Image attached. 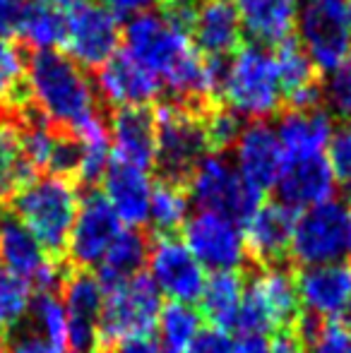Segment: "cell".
<instances>
[{"label":"cell","mask_w":351,"mask_h":353,"mask_svg":"<svg viewBox=\"0 0 351 353\" xmlns=\"http://www.w3.org/2000/svg\"><path fill=\"white\" fill-rule=\"evenodd\" d=\"M123 46V53L154 74L178 103L195 106L219 94L221 65L200 56L188 29L171 22L164 12L150 10L128 19Z\"/></svg>","instance_id":"cell-1"},{"label":"cell","mask_w":351,"mask_h":353,"mask_svg":"<svg viewBox=\"0 0 351 353\" xmlns=\"http://www.w3.org/2000/svg\"><path fill=\"white\" fill-rule=\"evenodd\" d=\"M24 94L34 113L68 132L99 113L94 79L61 51L34 53L24 72Z\"/></svg>","instance_id":"cell-2"},{"label":"cell","mask_w":351,"mask_h":353,"mask_svg":"<svg viewBox=\"0 0 351 353\" xmlns=\"http://www.w3.org/2000/svg\"><path fill=\"white\" fill-rule=\"evenodd\" d=\"M80 192L75 183L66 176L43 173L24 183L14 195H10L14 219L51 252L58 257L66 252L72 223L80 210Z\"/></svg>","instance_id":"cell-3"},{"label":"cell","mask_w":351,"mask_h":353,"mask_svg":"<svg viewBox=\"0 0 351 353\" xmlns=\"http://www.w3.org/2000/svg\"><path fill=\"white\" fill-rule=\"evenodd\" d=\"M224 108L241 121H267L284 103L274 58L265 46L248 43L236 48L221 68L219 94Z\"/></svg>","instance_id":"cell-4"},{"label":"cell","mask_w":351,"mask_h":353,"mask_svg":"<svg viewBox=\"0 0 351 353\" xmlns=\"http://www.w3.org/2000/svg\"><path fill=\"white\" fill-rule=\"evenodd\" d=\"M303 312H301L294 274L281 270L279 265H270L245 283L234 327L241 334L265 336L270 332L291 330Z\"/></svg>","instance_id":"cell-5"},{"label":"cell","mask_w":351,"mask_h":353,"mask_svg":"<svg viewBox=\"0 0 351 353\" xmlns=\"http://www.w3.org/2000/svg\"><path fill=\"white\" fill-rule=\"evenodd\" d=\"M188 197L197 210L234 219L243 226L250 214L263 205V195L236 171L234 161L219 152H210L185 178Z\"/></svg>","instance_id":"cell-6"},{"label":"cell","mask_w":351,"mask_h":353,"mask_svg":"<svg viewBox=\"0 0 351 353\" xmlns=\"http://www.w3.org/2000/svg\"><path fill=\"white\" fill-rule=\"evenodd\" d=\"M157 166L166 181H185L192 168L212 152L205 132V118L185 103H164L154 113Z\"/></svg>","instance_id":"cell-7"},{"label":"cell","mask_w":351,"mask_h":353,"mask_svg":"<svg viewBox=\"0 0 351 353\" xmlns=\"http://www.w3.org/2000/svg\"><path fill=\"white\" fill-rule=\"evenodd\" d=\"M66 56L77 65L99 70L118 53L123 43L121 17L103 8L99 0H75L66 10Z\"/></svg>","instance_id":"cell-8"},{"label":"cell","mask_w":351,"mask_h":353,"mask_svg":"<svg viewBox=\"0 0 351 353\" xmlns=\"http://www.w3.org/2000/svg\"><path fill=\"white\" fill-rule=\"evenodd\" d=\"M161 312V293L150 274H135L108 288L101 307L103 351L128 336L152 334Z\"/></svg>","instance_id":"cell-9"},{"label":"cell","mask_w":351,"mask_h":353,"mask_svg":"<svg viewBox=\"0 0 351 353\" xmlns=\"http://www.w3.org/2000/svg\"><path fill=\"white\" fill-rule=\"evenodd\" d=\"M296 32L313 65L334 70L351 56V0H303Z\"/></svg>","instance_id":"cell-10"},{"label":"cell","mask_w":351,"mask_h":353,"mask_svg":"<svg viewBox=\"0 0 351 353\" xmlns=\"http://www.w3.org/2000/svg\"><path fill=\"white\" fill-rule=\"evenodd\" d=\"M347 252V210L330 200L296 214L289 255L301 267L339 262Z\"/></svg>","instance_id":"cell-11"},{"label":"cell","mask_w":351,"mask_h":353,"mask_svg":"<svg viewBox=\"0 0 351 353\" xmlns=\"http://www.w3.org/2000/svg\"><path fill=\"white\" fill-rule=\"evenodd\" d=\"M183 243L212 272H239L248 257L243 226L214 212L190 214L183 226Z\"/></svg>","instance_id":"cell-12"},{"label":"cell","mask_w":351,"mask_h":353,"mask_svg":"<svg viewBox=\"0 0 351 353\" xmlns=\"http://www.w3.org/2000/svg\"><path fill=\"white\" fill-rule=\"evenodd\" d=\"M63 305L68 315L66 346L70 353H103L101 307L106 288L92 270H75L61 283Z\"/></svg>","instance_id":"cell-13"},{"label":"cell","mask_w":351,"mask_h":353,"mask_svg":"<svg viewBox=\"0 0 351 353\" xmlns=\"http://www.w3.org/2000/svg\"><path fill=\"white\" fill-rule=\"evenodd\" d=\"M0 265L37 293L58 291L66 279L56 257L17 219L0 221Z\"/></svg>","instance_id":"cell-14"},{"label":"cell","mask_w":351,"mask_h":353,"mask_svg":"<svg viewBox=\"0 0 351 353\" xmlns=\"http://www.w3.org/2000/svg\"><path fill=\"white\" fill-rule=\"evenodd\" d=\"M150 279L159 293L178 303H192L205 286V267L176 236H157L147 250Z\"/></svg>","instance_id":"cell-15"},{"label":"cell","mask_w":351,"mask_h":353,"mask_svg":"<svg viewBox=\"0 0 351 353\" xmlns=\"http://www.w3.org/2000/svg\"><path fill=\"white\" fill-rule=\"evenodd\" d=\"M234 166L248 185H253L260 195L267 190H274L284 173L289 157L281 147L274 125L265 121H255L241 128L239 137L234 142Z\"/></svg>","instance_id":"cell-16"},{"label":"cell","mask_w":351,"mask_h":353,"mask_svg":"<svg viewBox=\"0 0 351 353\" xmlns=\"http://www.w3.org/2000/svg\"><path fill=\"white\" fill-rule=\"evenodd\" d=\"M121 231V219L108 207L101 192H89L80 200V210L66 245L68 257L77 270H92L103 260Z\"/></svg>","instance_id":"cell-17"},{"label":"cell","mask_w":351,"mask_h":353,"mask_svg":"<svg viewBox=\"0 0 351 353\" xmlns=\"http://www.w3.org/2000/svg\"><path fill=\"white\" fill-rule=\"evenodd\" d=\"M299 303L305 315L328 322L347 315L351 307V267L347 262L303 267L294 276Z\"/></svg>","instance_id":"cell-18"},{"label":"cell","mask_w":351,"mask_h":353,"mask_svg":"<svg viewBox=\"0 0 351 353\" xmlns=\"http://www.w3.org/2000/svg\"><path fill=\"white\" fill-rule=\"evenodd\" d=\"M97 97L116 111L121 108H147L161 97V82L147 68L126 53H116L103 63L94 77Z\"/></svg>","instance_id":"cell-19"},{"label":"cell","mask_w":351,"mask_h":353,"mask_svg":"<svg viewBox=\"0 0 351 353\" xmlns=\"http://www.w3.org/2000/svg\"><path fill=\"white\" fill-rule=\"evenodd\" d=\"M188 34L200 56L219 63L239 48L243 29L231 0H200Z\"/></svg>","instance_id":"cell-20"},{"label":"cell","mask_w":351,"mask_h":353,"mask_svg":"<svg viewBox=\"0 0 351 353\" xmlns=\"http://www.w3.org/2000/svg\"><path fill=\"white\" fill-rule=\"evenodd\" d=\"M154 181L150 171L128 163L111 161L101 176V195L108 202L121 223L137 228L150 219V202Z\"/></svg>","instance_id":"cell-21"},{"label":"cell","mask_w":351,"mask_h":353,"mask_svg":"<svg viewBox=\"0 0 351 353\" xmlns=\"http://www.w3.org/2000/svg\"><path fill=\"white\" fill-rule=\"evenodd\" d=\"M296 212L284 202H263L243 223L245 250L263 267L279 265L289 255Z\"/></svg>","instance_id":"cell-22"},{"label":"cell","mask_w":351,"mask_h":353,"mask_svg":"<svg viewBox=\"0 0 351 353\" xmlns=\"http://www.w3.org/2000/svg\"><path fill=\"white\" fill-rule=\"evenodd\" d=\"M111 161L150 171L157 166V125L154 113L147 108H121L108 121Z\"/></svg>","instance_id":"cell-23"},{"label":"cell","mask_w":351,"mask_h":353,"mask_svg":"<svg viewBox=\"0 0 351 353\" xmlns=\"http://www.w3.org/2000/svg\"><path fill=\"white\" fill-rule=\"evenodd\" d=\"M337 181L325 157H305V159H289L277 192L279 202H284L291 210H310L315 205L334 200Z\"/></svg>","instance_id":"cell-24"},{"label":"cell","mask_w":351,"mask_h":353,"mask_svg":"<svg viewBox=\"0 0 351 353\" xmlns=\"http://www.w3.org/2000/svg\"><path fill=\"white\" fill-rule=\"evenodd\" d=\"M334 116L323 106H303L289 108L281 113L274 125L289 159H305V157H325L330 140L334 132Z\"/></svg>","instance_id":"cell-25"},{"label":"cell","mask_w":351,"mask_h":353,"mask_svg":"<svg viewBox=\"0 0 351 353\" xmlns=\"http://www.w3.org/2000/svg\"><path fill=\"white\" fill-rule=\"evenodd\" d=\"M239 12L241 29L258 46H279L299 27L303 0H231Z\"/></svg>","instance_id":"cell-26"},{"label":"cell","mask_w":351,"mask_h":353,"mask_svg":"<svg viewBox=\"0 0 351 353\" xmlns=\"http://www.w3.org/2000/svg\"><path fill=\"white\" fill-rule=\"evenodd\" d=\"M279 77V87L284 94V101L291 103V108L315 106L320 101L318 87V68L303 51V46L296 41H284L272 53Z\"/></svg>","instance_id":"cell-27"},{"label":"cell","mask_w":351,"mask_h":353,"mask_svg":"<svg viewBox=\"0 0 351 353\" xmlns=\"http://www.w3.org/2000/svg\"><path fill=\"white\" fill-rule=\"evenodd\" d=\"M245 281L241 272H212L205 279L200 293V315L212 322V327L231 330L243 301Z\"/></svg>","instance_id":"cell-28"},{"label":"cell","mask_w":351,"mask_h":353,"mask_svg":"<svg viewBox=\"0 0 351 353\" xmlns=\"http://www.w3.org/2000/svg\"><path fill=\"white\" fill-rule=\"evenodd\" d=\"M147 250H150V243L137 228H123L106 250L103 260L97 265V276L101 286L108 291L130 276L140 274L142 265L147 262Z\"/></svg>","instance_id":"cell-29"},{"label":"cell","mask_w":351,"mask_h":353,"mask_svg":"<svg viewBox=\"0 0 351 353\" xmlns=\"http://www.w3.org/2000/svg\"><path fill=\"white\" fill-rule=\"evenodd\" d=\"M37 176L24 149L22 123L0 113V195H14Z\"/></svg>","instance_id":"cell-30"},{"label":"cell","mask_w":351,"mask_h":353,"mask_svg":"<svg viewBox=\"0 0 351 353\" xmlns=\"http://www.w3.org/2000/svg\"><path fill=\"white\" fill-rule=\"evenodd\" d=\"M77 147V171L75 176L85 183L101 181L111 163V137H108V123L101 116H92L85 123L70 130Z\"/></svg>","instance_id":"cell-31"},{"label":"cell","mask_w":351,"mask_h":353,"mask_svg":"<svg viewBox=\"0 0 351 353\" xmlns=\"http://www.w3.org/2000/svg\"><path fill=\"white\" fill-rule=\"evenodd\" d=\"M14 34L34 53L58 51V46H63V37H66V14L61 8L27 3L17 27H14Z\"/></svg>","instance_id":"cell-32"},{"label":"cell","mask_w":351,"mask_h":353,"mask_svg":"<svg viewBox=\"0 0 351 353\" xmlns=\"http://www.w3.org/2000/svg\"><path fill=\"white\" fill-rule=\"evenodd\" d=\"M157 341H159L161 353H185L197 332L202 330L200 312L190 303L171 301L169 305H161L159 320H157Z\"/></svg>","instance_id":"cell-33"},{"label":"cell","mask_w":351,"mask_h":353,"mask_svg":"<svg viewBox=\"0 0 351 353\" xmlns=\"http://www.w3.org/2000/svg\"><path fill=\"white\" fill-rule=\"evenodd\" d=\"M190 216V197L178 181L154 183L150 202V219L147 221L157 228L159 236H174L178 228L185 226Z\"/></svg>","instance_id":"cell-34"},{"label":"cell","mask_w":351,"mask_h":353,"mask_svg":"<svg viewBox=\"0 0 351 353\" xmlns=\"http://www.w3.org/2000/svg\"><path fill=\"white\" fill-rule=\"evenodd\" d=\"M294 327L308 344V353H351V330L344 322H320L301 315Z\"/></svg>","instance_id":"cell-35"},{"label":"cell","mask_w":351,"mask_h":353,"mask_svg":"<svg viewBox=\"0 0 351 353\" xmlns=\"http://www.w3.org/2000/svg\"><path fill=\"white\" fill-rule=\"evenodd\" d=\"M34 317V332H39L41 336H46L48 341L58 346H66L68 336V315L66 305L58 298L56 291H43L37 293L34 305H29Z\"/></svg>","instance_id":"cell-36"},{"label":"cell","mask_w":351,"mask_h":353,"mask_svg":"<svg viewBox=\"0 0 351 353\" xmlns=\"http://www.w3.org/2000/svg\"><path fill=\"white\" fill-rule=\"evenodd\" d=\"M29 305V286L0 265V334L14 330L27 317Z\"/></svg>","instance_id":"cell-37"},{"label":"cell","mask_w":351,"mask_h":353,"mask_svg":"<svg viewBox=\"0 0 351 353\" xmlns=\"http://www.w3.org/2000/svg\"><path fill=\"white\" fill-rule=\"evenodd\" d=\"M24 72H27V63L22 58V51L8 37H0V108L12 106L22 97Z\"/></svg>","instance_id":"cell-38"},{"label":"cell","mask_w":351,"mask_h":353,"mask_svg":"<svg viewBox=\"0 0 351 353\" xmlns=\"http://www.w3.org/2000/svg\"><path fill=\"white\" fill-rule=\"evenodd\" d=\"M320 97H325L328 111L332 116L351 121V56L344 63H339L334 70L328 72Z\"/></svg>","instance_id":"cell-39"},{"label":"cell","mask_w":351,"mask_h":353,"mask_svg":"<svg viewBox=\"0 0 351 353\" xmlns=\"http://www.w3.org/2000/svg\"><path fill=\"white\" fill-rule=\"evenodd\" d=\"M325 159L332 168L334 181L342 185H351V123L334 128L332 140L325 149Z\"/></svg>","instance_id":"cell-40"},{"label":"cell","mask_w":351,"mask_h":353,"mask_svg":"<svg viewBox=\"0 0 351 353\" xmlns=\"http://www.w3.org/2000/svg\"><path fill=\"white\" fill-rule=\"evenodd\" d=\"M241 118H236L231 111H214L205 116V132L210 140L212 152H221V149H231L241 132Z\"/></svg>","instance_id":"cell-41"},{"label":"cell","mask_w":351,"mask_h":353,"mask_svg":"<svg viewBox=\"0 0 351 353\" xmlns=\"http://www.w3.org/2000/svg\"><path fill=\"white\" fill-rule=\"evenodd\" d=\"M234 336L221 327H202L185 353H231Z\"/></svg>","instance_id":"cell-42"},{"label":"cell","mask_w":351,"mask_h":353,"mask_svg":"<svg viewBox=\"0 0 351 353\" xmlns=\"http://www.w3.org/2000/svg\"><path fill=\"white\" fill-rule=\"evenodd\" d=\"M8 353H68L66 346H58L48 341L34 330L17 332L12 339L8 341Z\"/></svg>","instance_id":"cell-43"},{"label":"cell","mask_w":351,"mask_h":353,"mask_svg":"<svg viewBox=\"0 0 351 353\" xmlns=\"http://www.w3.org/2000/svg\"><path fill=\"white\" fill-rule=\"evenodd\" d=\"M103 353H161L159 341L152 334H140V336H128L116 344H111Z\"/></svg>","instance_id":"cell-44"},{"label":"cell","mask_w":351,"mask_h":353,"mask_svg":"<svg viewBox=\"0 0 351 353\" xmlns=\"http://www.w3.org/2000/svg\"><path fill=\"white\" fill-rule=\"evenodd\" d=\"M103 8L111 10L116 17H135V14L150 12L159 5V0H99Z\"/></svg>","instance_id":"cell-45"},{"label":"cell","mask_w":351,"mask_h":353,"mask_svg":"<svg viewBox=\"0 0 351 353\" xmlns=\"http://www.w3.org/2000/svg\"><path fill=\"white\" fill-rule=\"evenodd\" d=\"M270 353H308V344L301 336V332L291 327V330L277 334V339L270 344Z\"/></svg>","instance_id":"cell-46"},{"label":"cell","mask_w":351,"mask_h":353,"mask_svg":"<svg viewBox=\"0 0 351 353\" xmlns=\"http://www.w3.org/2000/svg\"><path fill=\"white\" fill-rule=\"evenodd\" d=\"M24 8H27V0H0V37L14 34Z\"/></svg>","instance_id":"cell-47"},{"label":"cell","mask_w":351,"mask_h":353,"mask_svg":"<svg viewBox=\"0 0 351 353\" xmlns=\"http://www.w3.org/2000/svg\"><path fill=\"white\" fill-rule=\"evenodd\" d=\"M231 353H270V341L263 334H241L234 339Z\"/></svg>","instance_id":"cell-48"},{"label":"cell","mask_w":351,"mask_h":353,"mask_svg":"<svg viewBox=\"0 0 351 353\" xmlns=\"http://www.w3.org/2000/svg\"><path fill=\"white\" fill-rule=\"evenodd\" d=\"M32 3H41V5H51V8H68L75 0H32Z\"/></svg>","instance_id":"cell-49"},{"label":"cell","mask_w":351,"mask_h":353,"mask_svg":"<svg viewBox=\"0 0 351 353\" xmlns=\"http://www.w3.org/2000/svg\"><path fill=\"white\" fill-rule=\"evenodd\" d=\"M347 252H351V197L347 207Z\"/></svg>","instance_id":"cell-50"},{"label":"cell","mask_w":351,"mask_h":353,"mask_svg":"<svg viewBox=\"0 0 351 353\" xmlns=\"http://www.w3.org/2000/svg\"><path fill=\"white\" fill-rule=\"evenodd\" d=\"M0 353H8V341H5L3 334H0Z\"/></svg>","instance_id":"cell-51"},{"label":"cell","mask_w":351,"mask_h":353,"mask_svg":"<svg viewBox=\"0 0 351 353\" xmlns=\"http://www.w3.org/2000/svg\"><path fill=\"white\" fill-rule=\"evenodd\" d=\"M347 315H349V317H347V322H344V325H347L349 330H351V307H349V312H347Z\"/></svg>","instance_id":"cell-52"},{"label":"cell","mask_w":351,"mask_h":353,"mask_svg":"<svg viewBox=\"0 0 351 353\" xmlns=\"http://www.w3.org/2000/svg\"><path fill=\"white\" fill-rule=\"evenodd\" d=\"M0 221H3V214H0Z\"/></svg>","instance_id":"cell-53"}]
</instances>
